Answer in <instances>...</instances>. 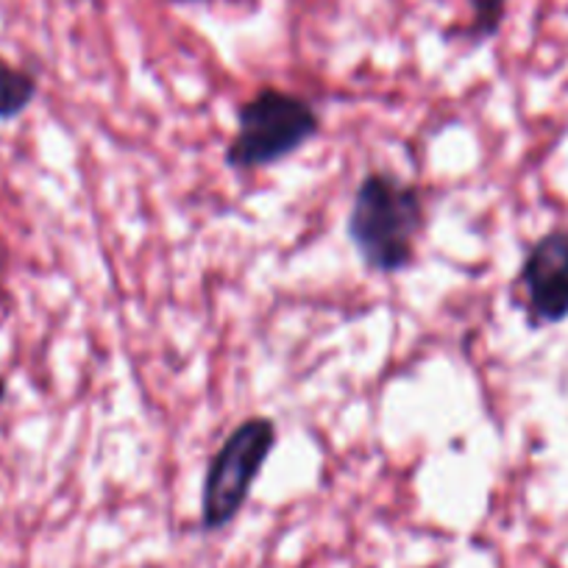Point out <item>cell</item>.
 <instances>
[{"label":"cell","mask_w":568,"mask_h":568,"mask_svg":"<svg viewBox=\"0 0 568 568\" xmlns=\"http://www.w3.org/2000/svg\"><path fill=\"white\" fill-rule=\"evenodd\" d=\"M276 444L278 426L267 415L240 420L223 438L201 485V532H221L240 516Z\"/></svg>","instance_id":"3957f363"},{"label":"cell","mask_w":568,"mask_h":568,"mask_svg":"<svg viewBox=\"0 0 568 568\" xmlns=\"http://www.w3.org/2000/svg\"><path fill=\"white\" fill-rule=\"evenodd\" d=\"M40 84L31 73L0 57V120H14L37 101Z\"/></svg>","instance_id":"8992f818"},{"label":"cell","mask_w":568,"mask_h":568,"mask_svg":"<svg viewBox=\"0 0 568 568\" xmlns=\"http://www.w3.org/2000/svg\"><path fill=\"white\" fill-rule=\"evenodd\" d=\"M468 23L444 31L446 42H463L468 48H483L501 31L510 0H466Z\"/></svg>","instance_id":"5b68a950"},{"label":"cell","mask_w":568,"mask_h":568,"mask_svg":"<svg viewBox=\"0 0 568 568\" xmlns=\"http://www.w3.org/2000/svg\"><path fill=\"white\" fill-rule=\"evenodd\" d=\"M424 193L387 171H368L357 184L346 217V237L376 276L409 271L426 232Z\"/></svg>","instance_id":"6da1fadb"},{"label":"cell","mask_w":568,"mask_h":568,"mask_svg":"<svg viewBox=\"0 0 568 568\" xmlns=\"http://www.w3.org/2000/svg\"><path fill=\"white\" fill-rule=\"evenodd\" d=\"M176 7H195V3H206V0H173Z\"/></svg>","instance_id":"52a82bcc"},{"label":"cell","mask_w":568,"mask_h":568,"mask_svg":"<svg viewBox=\"0 0 568 568\" xmlns=\"http://www.w3.org/2000/svg\"><path fill=\"white\" fill-rule=\"evenodd\" d=\"M0 271H3V245H0Z\"/></svg>","instance_id":"ba28073f"},{"label":"cell","mask_w":568,"mask_h":568,"mask_svg":"<svg viewBox=\"0 0 568 568\" xmlns=\"http://www.w3.org/2000/svg\"><path fill=\"white\" fill-rule=\"evenodd\" d=\"M516 284L529 329L568 321V229H551L529 245Z\"/></svg>","instance_id":"277c9868"},{"label":"cell","mask_w":568,"mask_h":568,"mask_svg":"<svg viewBox=\"0 0 568 568\" xmlns=\"http://www.w3.org/2000/svg\"><path fill=\"white\" fill-rule=\"evenodd\" d=\"M237 129L223 151V165L237 173L262 171L310 145L321 134L318 109L296 92L262 84L234 112Z\"/></svg>","instance_id":"7a4b0ae2"}]
</instances>
